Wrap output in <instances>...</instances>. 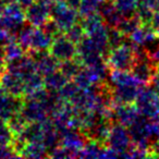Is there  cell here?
<instances>
[{
    "mask_svg": "<svg viewBox=\"0 0 159 159\" xmlns=\"http://www.w3.org/2000/svg\"><path fill=\"white\" fill-rule=\"evenodd\" d=\"M50 14L60 30H68L75 24L76 12L66 1L56 0L50 8Z\"/></svg>",
    "mask_w": 159,
    "mask_h": 159,
    "instance_id": "1",
    "label": "cell"
},
{
    "mask_svg": "<svg viewBox=\"0 0 159 159\" xmlns=\"http://www.w3.org/2000/svg\"><path fill=\"white\" fill-rule=\"evenodd\" d=\"M137 110L144 116L148 118L159 117V95L150 89H142L136 97Z\"/></svg>",
    "mask_w": 159,
    "mask_h": 159,
    "instance_id": "2",
    "label": "cell"
},
{
    "mask_svg": "<svg viewBox=\"0 0 159 159\" xmlns=\"http://www.w3.org/2000/svg\"><path fill=\"white\" fill-rule=\"evenodd\" d=\"M135 56L133 48L130 46H120L113 48L111 53L109 55L108 63L116 70H130L132 69L135 62Z\"/></svg>",
    "mask_w": 159,
    "mask_h": 159,
    "instance_id": "3",
    "label": "cell"
},
{
    "mask_svg": "<svg viewBox=\"0 0 159 159\" xmlns=\"http://www.w3.org/2000/svg\"><path fill=\"white\" fill-rule=\"evenodd\" d=\"M3 20L1 21V25L5 27L3 30L9 31H16L21 30L23 21H24L25 14L21 10V6L19 3L10 2L7 8L3 9Z\"/></svg>",
    "mask_w": 159,
    "mask_h": 159,
    "instance_id": "4",
    "label": "cell"
},
{
    "mask_svg": "<svg viewBox=\"0 0 159 159\" xmlns=\"http://www.w3.org/2000/svg\"><path fill=\"white\" fill-rule=\"evenodd\" d=\"M51 55L58 60H70L76 55V47L68 36H56L51 45Z\"/></svg>",
    "mask_w": 159,
    "mask_h": 159,
    "instance_id": "5",
    "label": "cell"
},
{
    "mask_svg": "<svg viewBox=\"0 0 159 159\" xmlns=\"http://www.w3.org/2000/svg\"><path fill=\"white\" fill-rule=\"evenodd\" d=\"M131 135L123 129V126L117 125L116 128L111 129L110 133L108 135V141L110 147L112 148L113 152L118 154V152H123L126 150L130 144Z\"/></svg>",
    "mask_w": 159,
    "mask_h": 159,
    "instance_id": "6",
    "label": "cell"
},
{
    "mask_svg": "<svg viewBox=\"0 0 159 159\" xmlns=\"http://www.w3.org/2000/svg\"><path fill=\"white\" fill-rule=\"evenodd\" d=\"M20 102L14 95L8 93L5 89L3 93H0V118L3 119H11L20 111Z\"/></svg>",
    "mask_w": 159,
    "mask_h": 159,
    "instance_id": "7",
    "label": "cell"
},
{
    "mask_svg": "<svg viewBox=\"0 0 159 159\" xmlns=\"http://www.w3.org/2000/svg\"><path fill=\"white\" fill-rule=\"evenodd\" d=\"M49 16H50V8L38 2H33L27 8L25 18L34 26H42L48 21Z\"/></svg>",
    "mask_w": 159,
    "mask_h": 159,
    "instance_id": "8",
    "label": "cell"
},
{
    "mask_svg": "<svg viewBox=\"0 0 159 159\" xmlns=\"http://www.w3.org/2000/svg\"><path fill=\"white\" fill-rule=\"evenodd\" d=\"M132 71L134 76L141 83L150 81L152 77L155 75L152 63H150V60H148V58H142L137 55L136 58H135L134 64L132 66Z\"/></svg>",
    "mask_w": 159,
    "mask_h": 159,
    "instance_id": "9",
    "label": "cell"
},
{
    "mask_svg": "<svg viewBox=\"0 0 159 159\" xmlns=\"http://www.w3.org/2000/svg\"><path fill=\"white\" fill-rule=\"evenodd\" d=\"M1 83H2L6 91L14 96H19L21 93L24 92V81H23V79L13 74V73L9 72V74H6L3 79L1 80Z\"/></svg>",
    "mask_w": 159,
    "mask_h": 159,
    "instance_id": "10",
    "label": "cell"
},
{
    "mask_svg": "<svg viewBox=\"0 0 159 159\" xmlns=\"http://www.w3.org/2000/svg\"><path fill=\"white\" fill-rule=\"evenodd\" d=\"M139 93L137 85H118L115 92V99L119 104H130L136 99Z\"/></svg>",
    "mask_w": 159,
    "mask_h": 159,
    "instance_id": "11",
    "label": "cell"
},
{
    "mask_svg": "<svg viewBox=\"0 0 159 159\" xmlns=\"http://www.w3.org/2000/svg\"><path fill=\"white\" fill-rule=\"evenodd\" d=\"M137 109L130 106L129 104H120L117 108L115 117L119 120L122 125H132L137 119Z\"/></svg>",
    "mask_w": 159,
    "mask_h": 159,
    "instance_id": "12",
    "label": "cell"
},
{
    "mask_svg": "<svg viewBox=\"0 0 159 159\" xmlns=\"http://www.w3.org/2000/svg\"><path fill=\"white\" fill-rule=\"evenodd\" d=\"M57 58L53 57L52 55H45L43 53L42 56H39L38 58H36L34 61L36 64V69H37L40 74H50V73L55 72V70L57 69Z\"/></svg>",
    "mask_w": 159,
    "mask_h": 159,
    "instance_id": "13",
    "label": "cell"
},
{
    "mask_svg": "<svg viewBox=\"0 0 159 159\" xmlns=\"http://www.w3.org/2000/svg\"><path fill=\"white\" fill-rule=\"evenodd\" d=\"M132 39L136 45H147L152 44L156 38V33L152 31V27H137L132 34Z\"/></svg>",
    "mask_w": 159,
    "mask_h": 159,
    "instance_id": "14",
    "label": "cell"
},
{
    "mask_svg": "<svg viewBox=\"0 0 159 159\" xmlns=\"http://www.w3.org/2000/svg\"><path fill=\"white\" fill-rule=\"evenodd\" d=\"M102 18L107 21L110 25L119 24L121 22L120 18H121V13L117 9L115 5H108V3H104L102 6Z\"/></svg>",
    "mask_w": 159,
    "mask_h": 159,
    "instance_id": "15",
    "label": "cell"
},
{
    "mask_svg": "<svg viewBox=\"0 0 159 159\" xmlns=\"http://www.w3.org/2000/svg\"><path fill=\"white\" fill-rule=\"evenodd\" d=\"M66 79L68 77L61 71L60 72H52L47 75V77L45 79V84L50 89H59L66 84Z\"/></svg>",
    "mask_w": 159,
    "mask_h": 159,
    "instance_id": "16",
    "label": "cell"
},
{
    "mask_svg": "<svg viewBox=\"0 0 159 159\" xmlns=\"http://www.w3.org/2000/svg\"><path fill=\"white\" fill-rule=\"evenodd\" d=\"M105 3V0H81L80 5V13L84 16L95 14L96 10L102 8V6Z\"/></svg>",
    "mask_w": 159,
    "mask_h": 159,
    "instance_id": "17",
    "label": "cell"
},
{
    "mask_svg": "<svg viewBox=\"0 0 159 159\" xmlns=\"http://www.w3.org/2000/svg\"><path fill=\"white\" fill-rule=\"evenodd\" d=\"M61 72L66 75L68 79L70 77H75L76 74L80 72V62L72 61V60H64L62 64L60 66Z\"/></svg>",
    "mask_w": 159,
    "mask_h": 159,
    "instance_id": "18",
    "label": "cell"
},
{
    "mask_svg": "<svg viewBox=\"0 0 159 159\" xmlns=\"http://www.w3.org/2000/svg\"><path fill=\"white\" fill-rule=\"evenodd\" d=\"M22 152H25L26 157H43L45 156V145L40 142H33L30 145H26Z\"/></svg>",
    "mask_w": 159,
    "mask_h": 159,
    "instance_id": "19",
    "label": "cell"
},
{
    "mask_svg": "<svg viewBox=\"0 0 159 159\" xmlns=\"http://www.w3.org/2000/svg\"><path fill=\"white\" fill-rule=\"evenodd\" d=\"M115 6L121 14H130L137 7V0H116Z\"/></svg>",
    "mask_w": 159,
    "mask_h": 159,
    "instance_id": "20",
    "label": "cell"
},
{
    "mask_svg": "<svg viewBox=\"0 0 159 159\" xmlns=\"http://www.w3.org/2000/svg\"><path fill=\"white\" fill-rule=\"evenodd\" d=\"M139 16L134 19H126L119 23L120 31L123 34H132L137 27H139Z\"/></svg>",
    "mask_w": 159,
    "mask_h": 159,
    "instance_id": "21",
    "label": "cell"
},
{
    "mask_svg": "<svg viewBox=\"0 0 159 159\" xmlns=\"http://www.w3.org/2000/svg\"><path fill=\"white\" fill-rule=\"evenodd\" d=\"M85 34V31L83 26H80L77 24H74L66 30V36L72 40L73 43H80L83 39V36Z\"/></svg>",
    "mask_w": 159,
    "mask_h": 159,
    "instance_id": "22",
    "label": "cell"
},
{
    "mask_svg": "<svg viewBox=\"0 0 159 159\" xmlns=\"http://www.w3.org/2000/svg\"><path fill=\"white\" fill-rule=\"evenodd\" d=\"M22 48L23 47L21 46L20 43L19 44H16V43H10L7 46V48H6L5 51L6 57L8 59H10V61L16 59V58H20L22 56Z\"/></svg>",
    "mask_w": 159,
    "mask_h": 159,
    "instance_id": "23",
    "label": "cell"
},
{
    "mask_svg": "<svg viewBox=\"0 0 159 159\" xmlns=\"http://www.w3.org/2000/svg\"><path fill=\"white\" fill-rule=\"evenodd\" d=\"M122 33L121 31H111L109 32L108 34V44L110 45L112 48H116V47L120 46L122 43Z\"/></svg>",
    "mask_w": 159,
    "mask_h": 159,
    "instance_id": "24",
    "label": "cell"
},
{
    "mask_svg": "<svg viewBox=\"0 0 159 159\" xmlns=\"http://www.w3.org/2000/svg\"><path fill=\"white\" fill-rule=\"evenodd\" d=\"M150 27L156 33V35H159V13H154L150 20Z\"/></svg>",
    "mask_w": 159,
    "mask_h": 159,
    "instance_id": "25",
    "label": "cell"
},
{
    "mask_svg": "<svg viewBox=\"0 0 159 159\" xmlns=\"http://www.w3.org/2000/svg\"><path fill=\"white\" fill-rule=\"evenodd\" d=\"M152 83V89L159 95V74H155L150 80Z\"/></svg>",
    "mask_w": 159,
    "mask_h": 159,
    "instance_id": "26",
    "label": "cell"
},
{
    "mask_svg": "<svg viewBox=\"0 0 159 159\" xmlns=\"http://www.w3.org/2000/svg\"><path fill=\"white\" fill-rule=\"evenodd\" d=\"M149 56L154 61H159V45H157L156 48L154 49V51H152Z\"/></svg>",
    "mask_w": 159,
    "mask_h": 159,
    "instance_id": "27",
    "label": "cell"
},
{
    "mask_svg": "<svg viewBox=\"0 0 159 159\" xmlns=\"http://www.w3.org/2000/svg\"><path fill=\"white\" fill-rule=\"evenodd\" d=\"M55 1L56 0H36V2L40 3V5L46 6V7H48V8H51V6L53 5Z\"/></svg>",
    "mask_w": 159,
    "mask_h": 159,
    "instance_id": "28",
    "label": "cell"
},
{
    "mask_svg": "<svg viewBox=\"0 0 159 159\" xmlns=\"http://www.w3.org/2000/svg\"><path fill=\"white\" fill-rule=\"evenodd\" d=\"M157 3H158V5H159V0H157Z\"/></svg>",
    "mask_w": 159,
    "mask_h": 159,
    "instance_id": "29",
    "label": "cell"
}]
</instances>
